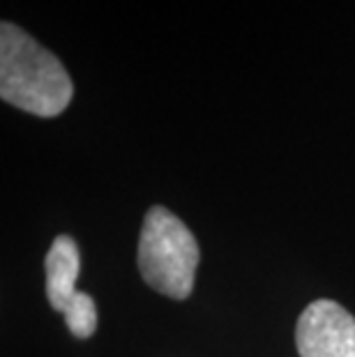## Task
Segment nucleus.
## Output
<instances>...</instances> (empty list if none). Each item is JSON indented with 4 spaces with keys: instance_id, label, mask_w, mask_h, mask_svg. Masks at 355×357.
I'll use <instances>...</instances> for the list:
<instances>
[{
    "instance_id": "1",
    "label": "nucleus",
    "mask_w": 355,
    "mask_h": 357,
    "mask_svg": "<svg viewBox=\"0 0 355 357\" xmlns=\"http://www.w3.org/2000/svg\"><path fill=\"white\" fill-rule=\"evenodd\" d=\"M74 86L65 65L26 30L0 26V97L40 118L60 116L72 102Z\"/></svg>"
},
{
    "instance_id": "2",
    "label": "nucleus",
    "mask_w": 355,
    "mask_h": 357,
    "mask_svg": "<svg viewBox=\"0 0 355 357\" xmlns=\"http://www.w3.org/2000/svg\"><path fill=\"white\" fill-rule=\"evenodd\" d=\"M137 258L150 288L173 300L190 298L199 265V245L194 233L171 210L162 205L148 210Z\"/></svg>"
},
{
    "instance_id": "3",
    "label": "nucleus",
    "mask_w": 355,
    "mask_h": 357,
    "mask_svg": "<svg viewBox=\"0 0 355 357\" xmlns=\"http://www.w3.org/2000/svg\"><path fill=\"white\" fill-rule=\"evenodd\" d=\"M300 357H355V318L339 302L316 300L298 318Z\"/></svg>"
},
{
    "instance_id": "4",
    "label": "nucleus",
    "mask_w": 355,
    "mask_h": 357,
    "mask_svg": "<svg viewBox=\"0 0 355 357\" xmlns=\"http://www.w3.org/2000/svg\"><path fill=\"white\" fill-rule=\"evenodd\" d=\"M44 270H47V298L51 307L65 314L79 293L77 279L81 272L79 247L70 235H58L54 240L44 261Z\"/></svg>"
},
{
    "instance_id": "5",
    "label": "nucleus",
    "mask_w": 355,
    "mask_h": 357,
    "mask_svg": "<svg viewBox=\"0 0 355 357\" xmlns=\"http://www.w3.org/2000/svg\"><path fill=\"white\" fill-rule=\"evenodd\" d=\"M65 323L77 339H88L97 330V309L95 300L88 293H77V298L65 311Z\"/></svg>"
}]
</instances>
